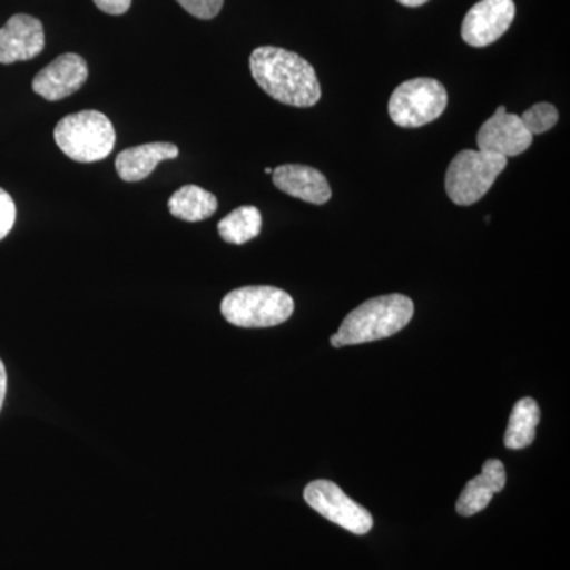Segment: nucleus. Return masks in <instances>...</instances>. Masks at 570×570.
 <instances>
[{
  "label": "nucleus",
  "mask_w": 570,
  "mask_h": 570,
  "mask_svg": "<svg viewBox=\"0 0 570 570\" xmlns=\"http://www.w3.org/2000/svg\"><path fill=\"white\" fill-rule=\"evenodd\" d=\"M55 141L75 163L92 164L110 156L115 148L116 132L104 112L78 111L58 122Z\"/></svg>",
  "instance_id": "4"
},
{
  "label": "nucleus",
  "mask_w": 570,
  "mask_h": 570,
  "mask_svg": "<svg viewBox=\"0 0 570 570\" xmlns=\"http://www.w3.org/2000/svg\"><path fill=\"white\" fill-rule=\"evenodd\" d=\"M414 316V303L406 295L392 294L367 299L348 313L332 336L333 347L373 343L400 333Z\"/></svg>",
  "instance_id": "2"
},
{
  "label": "nucleus",
  "mask_w": 570,
  "mask_h": 570,
  "mask_svg": "<svg viewBox=\"0 0 570 570\" xmlns=\"http://www.w3.org/2000/svg\"><path fill=\"white\" fill-rule=\"evenodd\" d=\"M261 230L262 214L255 206H239L217 225L220 238L230 245H245L250 239L257 238Z\"/></svg>",
  "instance_id": "17"
},
{
  "label": "nucleus",
  "mask_w": 570,
  "mask_h": 570,
  "mask_svg": "<svg viewBox=\"0 0 570 570\" xmlns=\"http://www.w3.org/2000/svg\"><path fill=\"white\" fill-rule=\"evenodd\" d=\"M96 3L97 9L102 10L104 13L107 14H118L126 13L127 10L132 6V0H92Z\"/></svg>",
  "instance_id": "21"
},
{
  "label": "nucleus",
  "mask_w": 570,
  "mask_h": 570,
  "mask_svg": "<svg viewBox=\"0 0 570 570\" xmlns=\"http://www.w3.org/2000/svg\"><path fill=\"white\" fill-rule=\"evenodd\" d=\"M294 309V298L287 292L268 285L236 288L220 303L225 321L242 328H268L284 324Z\"/></svg>",
  "instance_id": "3"
},
{
  "label": "nucleus",
  "mask_w": 570,
  "mask_h": 570,
  "mask_svg": "<svg viewBox=\"0 0 570 570\" xmlns=\"http://www.w3.org/2000/svg\"><path fill=\"white\" fill-rule=\"evenodd\" d=\"M277 189L313 205H325L332 198V187L324 174L307 165H281L273 170Z\"/></svg>",
  "instance_id": "12"
},
{
  "label": "nucleus",
  "mask_w": 570,
  "mask_h": 570,
  "mask_svg": "<svg viewBox=\"0 0 570 570\" xmlns=\"http://www.w3.org/2000/svg\"><path fill=\"white\" fill-rule=\"evenodd\" d=\"M532 135L521 122L519 115H510L505 107H499L497 112L483 122L478 134L479 151L498 154V156L515 157L530 149Z\"/></svg>",
  "instance_id": "10"
},
{
  "label": "nucleus",
  "mask_w": 570,
  "mask_h": 570,
  "mask_svg": "<svg viewBox=\"0 0 570 570\" xmlns=\"http://www.w3.org/2000/svg\"><path fill=\"white\" fill-rule=\"evenodd\" d=\"M540 422V409L532 397H523L513 406L510 414L504 445L508 449L521 450L530 448L534 442L535 430Z\"/></svg>",
  "instance_id": "16"
},
{
  "label": "nucleus",
  "mask_w": 570,
  "mask_h": 570,
  "mask_svg": "<svg viewBox=\"0 0 570 570\" xmlns=\"http://www.w3.org/2000/svg\"><path fill=\"white\" fill-rule=\"evenodd\" d=\"M505 475L504 464L499 460H487L483 464L482 474L469 480L468 485L461 491L456 501V512L461 517H472L489 508L491 499L499 491L504 490Z\"/></svg>",
  "instance_id": "14"
},
{
  "label": "nucleus",
  "mask_w": 570,
  "mask_h": 570,
  "mask_svg": "<svg viewBox=\"0 0 570 570\" xmlns=\"http://www.w3.org/2000/svg\"><path fill=\"white\" fill-rule=\"evenodd\" d=\"M88 63L85 59L75 52H66L36 75L32 89L48 102H58L80 91L88 80Z\"/></svg>",
  "instance_id": "9"
},
{
  "label": "nucleus",
  "mask_w": 570,
  "mask_h": 570,
  "mask_svg": "<svg viewBox=\"0 0 570 570\" xmlns=\"http://www.w3.org/2000/svg\"><path fill=\"white\" fill-rule=\"evenodd\" d=\"M265 174L272 175L273 174V168H265Z\"/></svg>",
  "instance_id": "24"
},
{
  "label": "nucleus",
  "mask_w": 570,
  "mask_h": 570,
  "mask_svg": "<svg viewBox=\"0 0 570 570\" xmlns=\"http://www.w3.org/2000/svg\"><path fill=\"white\" fill-rule=\"evenodd\" d=\"M397 2H400L401 6L411 7V9H415V7L425 6L428 0H397Z\"/></svg>",
  "instance_id": "23"
},
{
  "label": "nucleus",
  "mask_w": 570,
  "mask_h": 570,
  "mask_svg": "<svg viewBox=\"0 0 570 570\" xmlns=\"http://www.w3.org/2000/svg\"><path fill=\"white\" fill-rule=\"evenodd\" d=\"M7 395V371L6 366H3L2 360H0V411H2L3 401H6Z\"/></svg>",
  "instance_id": "22"
},
{
  "label": "nucleus",
  "mask_w": 570,
  "mask_h": 570,
  "mask_svg": "<svg viewBox=\"0 0 570 570\" xmlns=\"http://www.w3.org/2000/svg\"><path fill=\"white\" fill-rule=\"evenodd\" d=\"M219 202L216 195L198 186H184L176 190L168 200V212L171 216L186 223H200L216 213Z\"/></svg>",
  "instance_id": "15"
},
{
  "label": "nucleus",
  "mask_w": 570,
  "mask_h": 570,
  "mask_svg": "<svg viewBox=\"0 0 570 570\" xmlns=\"http://www.w3.org/2000/svg\"><path fill=\"white\" fill-rule=\"evenodd\" d=\"M520 119L528 132L534 137V135L546 134L553 129L560 119V112L554 105L540 102L532 105L530 110L520 116Z\"/></svg>",
  "instance_id": "18"
},
{
  "label": "nucleus",
  "mask_w": 570,
  "mask_h": 570,
  "mask_svg": "<svg viewBox=\"0 0 570 570\" xmlns=\"http://www.w3.org/2000/svg\"><path fill=\"white\" fill-rule=\"evenodd\" d=\"M303 497L311 509L352 534L365 535L373 530V515L330 480H314Z\"/></svg>",
  "instance_id": "7"
},
{
  "label": "nucleus",
  "mask_w": 570,
  "mask_h": 570,
  "mask_svg": "<svg viewBox=\"0 0 570 570\" xmlns=\"http://www.w3.org/2000/svg\"><path fill=\"white\" fill-rule=\"evenodd\" d=\"M179 156L178 146L171 142H148L124 149L116 157V171L122 181L138 183L148 178L164 160L176 159Z\"/></svg>",
  "instance_id": "13"
},
{
  "label": "nucleus",
  "mask_w": 570,
  "mask_h": 570,
  "mask_svg": "<svg viewBox=\"0 0 570 570\" xmlns=\"http://www.w3.org/2000/svg\"><path fill=\"white\" fill-rule=\"evenodd\" d=\"M43 48V26L31 14H14L0 29V63L31 61Z\"/></svg>",
  "instance_id": "11"
},
{
  "label": "nucleus",
  "mask_w": 570,
  "mask_h": 570,
  "mask_svg": "<svg viewBox=\"0 0 570 570\" xmlns=\"http://www.w3.org/2000/svg\"><path fill=\"white\" fill-rule=\"evenodd\" d=\"M176 2L198 20H213L224 7V0H176Z\"/></svg>",
  "instance_id": "19"
},
{
  "label": "nucleus",
  "mask_w": 570,
  "mask_h": 570,
  "mask_svg": "<svg viewBox=\"0 0 570 570\" xmlns=\"http://www.w3.org/2000/svg\"><path fill=\"white\" fill-rule=\"evenodd\" d=\"M513 18V0H480L464 17L461 37L469 47H489L508 32Z\"/></svg>",
  "instance_id": "8"
},
{
  "label": "nucleus",
  "mask_w": 570,
  "mask_h": 570,
  "mask_svg": "<svg viewBox=\"0 0 570 570\" xmlns=\"http://www.w3.org/2000/svg\"><path fill=\"white\" fill-rule=\"evenodd\" d=\"M505 167L508 159L498 154L463 149L449 165L445 174V193L455 205L478 204Z\"/></svg>",
  "instance_id": "5"
},
{
  "label": "nucleus",
  "mask_w": 570,
  "mask_h": 570,
  "mask_svg": "<svg viewBox=\"0 0 570 570\" xmlns=\"http://www.w3.org/2000/svg\"><path fill=\"white\" fill-rule=\"evenodd\" d=\"M249 67L255 82L277 102L309 108L321 100L316 70L296 52L261 47L250 55Z\"/></svg>",
  "instance_id": "1"
},
{
  "label": "nucleus",
  "mask_w": 570,
  "mask_h": 570,
  "mask_svg": "<svg viewBox=\"0 0 570 570\" xmlns=\"http://www.w3.org/2000/svg\"><path fill=\"white\" fill-rule=\"evenodd\" d=\"M17 220V206L13 198L6 190L0 189V242L10 234Z\"/></svg>",
  "instance_id": "20"
},
{
  "label": "nucleus",
  "mask_w": 570,
  "mask_h": 570,
  "mask_svg": "<svg viewBox=\"0 0 570 570\" xmlns=\"http://www.w3.org/2000/svg\"><path fill=\"white\" fill-rule=\"evenodd\" d=\"M448 104V91L442 82L434 78H414L393 91L389 115L396 126L415 129L441 118Z\"/></svg>",
  "instance_id": "6"
}]
</instances>
